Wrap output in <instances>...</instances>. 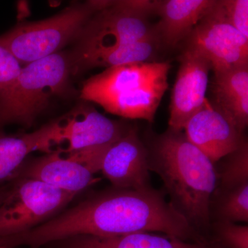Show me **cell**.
<instances>
[{"label":"cell","mask_w":248,"mask_h":248,"mask_svg":"<svg viewBox=\"0 0 248 248\" xmlns=\"http://www.w3.org/2000/svg\"><path fill=\"white\" fill-rule=\"evenodd\" d=\"M103 4L104 1H89L73 4L43 20L19 23L0 35V46L21 66L60 53L70 42L77 40Z\"/></svg>","instance_id":"cell-5"},{"label":"cell","mask_w":248,"mask_h":248,"mask_svg":"<svg viewBox=\"0 0 248 248\" xmlns=\"http://www.w3.org/2000/svg\"><path fill=\"white\" fill-rule=\"evenodd\" d=\"M76 196L35 179H15L0 203V240L40 226L61 213Z\"/></svg>","instance_id":"cell-6"},{"label":"cell","mask_w":248,"mask_h":248,"mask_svg":"<svg viewBox=\"0 0 248 248\" xmlns=\"http://www.w3.org/2000/svg\"><path fill=\"white\" fill-rule=\"evenodd\" d=\"M57 130L56 121L20 136L0 135V184L14 181L32 152H51Z\"/></svg>","instance_id":"cell-17"},{"label":"cell","mask_w":248,"mask_h":248,"mask_svg":"<svg viewBox=\"0 0 248 248\" xmlns=\"http://www.w3.org/2000/svg\"><path fill=\"white\" fill-rule=\"evenodd\" d=\"M179 60L180 65L171 94L169 128L184 131L187 121L206 100L212 66L200 50L188 47H184Z\"/></svg>","instance_id":"cell-9"},{"label":"cell","mask_w":248,"mask_h":248,"mask_svg":"<svg viewBox=\"0 0 248 248\" xmlns=\"http://www.w3.org/2000/svg\"><path fill=\"white\" fill-rule=\"evenodd\" d=\"M165 196L154 187L135 190L112 187L65 208L30 231L0 240V248H40L80 235L108 237L138 232H159L190 242L206 241Z\"/></svg>","instance_id":"cell-1"},{"label":"cell","mask_w":248,"mask_h":248,"mask_svg":"<svg viewBox=\"0 0 248 248\" xmlns=\"http://www.w3.org/2000/svg\"><path fill=\"white\" fill-rule=\"evenodd\" d=\"M169 87L168 76L109 99L101 107L113 115L132 120L154 121L155 113Z\"/></svg>","instance_id":"cell-18"},{"label":"cell","mask_w":248,"mask_h":248,"mask_svg":"<svg viewBox=\"0 0 248 248\" xmlns=\"http://www.w3.org/2000/svg\"><path fill=\"white\" fill-rule=\"evenodd\" d=\"M216 0L160 1L156 14L160 20L155 31L161 48H175L190 35Z\"/></svg>","instance_id":"cell-14"},{"label":"cell","mask_w":248,"mask_h":248,"mask_svg":"<svg viewBox=\"0 0 248 248\" xmlns=\"http://www.w3.org/2000/svg\"><path fill=\"white\" fill-rule=\"evenodd\" d=\"M95 174L74 153L53 151L26 161L16 179H35L78 195L94 182Z\"/></svg>","instance_id":"cell-13"},{"label":"cell","mask_w":248,"mask_h":248,"mask_svg":"<svg viewBox=\"0 0 248 248\" xmlns=\"http://www.w3.org/2000/svg\"><path fill=\"white\" fill-rule=\"evenodd\" d=\"M214 241L225 248H248V226L226 221L212 223Z\"/></svg>","instance_id":"cell-21"},{"label":"cell","mask_w":248,"mask_h":248,"mask_svg":"<svg viewBox=\"0 0 248 248\" xmlns=\"http://www.w3.org/2000/svg\"><path fill=\"white\" fill-rule=\"evenodd\" d=\"M21 68L22 66L17 60L0 46V93L14 83Z\"/></svg>","instance_id":"cell-23"},{"label":"cell","mask_w":248,"mask_h":248,"mask_svg":"<svg viewBox=\"0 0 248 248\" xmlns=\"http://www.w3.org/2000/svg\"><path fill=\"white\" fill-rule=\"evenodd\" d=\"M159 1H104L85 26L69 53L72 73L97 67L149 62L161 49L155 25Z\"/></svg>","instance_id":"cell-2"},{"label":"cell","mask_w":248,"mask_h":248,"mask_svg":"<svg viewBox=\"0 0 248 248\" xmlns=\"http://www.w3.org/2000/svg\"><path fill=\"white\" fill-rule=\"evenodd\" d=\"M228 22L248 39V0H218Z\"/></svg>","instance_id":"cell-22"},{"label":"cell","mask_w":248,"mask_h":248,"mask_svg":"<svg viewBox=\"0 0 248 248\" xmlns=\"http://www.w3.org/2000/svg\"><path fill=\"white\" fill-rule=\"evenodd\" d=\"M169 62H138L107 68L86 80L80 97L102 105L109 99L167 76Z\"/></svg>","instance_id":"cell-11"},{"label":"cell","mask_w":248,"mask_h":248,"mask_svg":"<svg viewBox=\"0 0 248 248\" xmlns=\"http://www.w3.org/2000/svg\"><path fill=\"white\" fill-rule=\"evenodd\" d=\"M73 75L69 53L60 52L22 67L0 93V124L30 127L53 96L63 92Z\"/></svg>","instance_id":"cell-4"},{"label":"cell","mask_w":248,"mask_h":248,"mask_svg":"<svg viewBox=\"0 0 248 248\" xmlns=\"http://www.w3.org/2000/svg\"><path fill=\"white\" fill-rule=\"evenodd\" d=\"M184 130L187 140L214 164L235 151L245 137L208 99L187 121Z\"/></svg>","instance_id":"cell-12"},{"label":"cell","mask_w":248,"mask_h":248,"mask_svg":"<svg viewBox=\"0 0 248 248\" xmlns=\"http://www.w3.org/2000/svg\"><path fill=\"white\" fill-rule=\"evenodd\" d=\"M211 223L248 221V184L231 189L218 188L210 205Z\"/></svg>","instance_id":"cell-19"},{"label":"cell","mask_w":248,"mask_h":248,"mask_svg":"<svg viewBox=\"0 0 248 248\" xmlns=\"http://www.w3.org/2000/svg\"><path fill=\"white\" fill-rule=\"evenodd\" d=\"M214 73L211 104L244 133L248 124V64Z\"/></svg>","instance_id":"cell-16"},{"label":"cell","mask_w":248,"mask_h":248,"mask_svg":"<svg viewBox=\"0 0 248 248\" xmlns=\"http://www.w3.org/2000/svg\"><path fill=\"white\" fill-rule=\"evenodd\" d=\"M226 156L221 171L217 173L218 188L231 189L248 184V142L246 138Z\"/></svg>","instance_id":"cell-20"},{"label":"cell","mask_w":248,"mask_h":248,"mask_svg":"<svg viewBox=\"0 0 248 248\" xmlns=\"http://www.w3.org/2000/svg\"><path fill=\"white\" fill-rule=\"evenodd\" d=\"M184 46L203 53L214 72L248 64V39L228 22L218 0L184 41Z\"/></svg>","instance_id":"cell-7"},{"label":"cell","mask_w":248,"mask_h":248,"mask_svg":"<svg viewBox=\"0 0 248 248\" xmlns=\"http://www.w3.org/2000/svg\"><path fill=\"white\" fill-rule=\"evenodd\" d=\"M53 141L55 151L70 153L110 144L120 139L129 127L111 120L88 104H82L63 118Z\"/></svg>","instance_id":"cell-8"},{"label":"cell","mask_w":248,"mask_h":248,"mask_svg":"<svg viewBox=\"0 0 248 248\" xmlns=\"http://www.w3.org/2000/svg\"><path fill=\"white\" fill-rule=\"evenodd\" d=\"M101 171L116 188H153L148 168V150L139 136L138 129L129 127L120 139L109 144Z\"/></svg>","instance_id":"cell-10"},{"label":"cell","mask_w":248,"mask_h":248,"mask_svg":"<svg viewBox=\"0 0 248 248\" xmlns=\"http://www.w3.org/2000/svg\"><path fill=\"white\" fill-rule=\"evenodd\" d=\"M8 189H9V186L0 187V203H1V202L4 200L6 192H7Z\"/></svg>","instance_id":"cell-24"},{"label":"cell","mask_w":248,"mask_h":248,"mask_svg":"<svg viewBox=\"0 0 248 248\" xmlns=\"http://www.w3.org/2000/svg\"><path fill=\"white\" fill-rule=\"evenodd\" d=\"M48 248H225L211 240L190 242L155 232H138L122 236L80 235L46 245Z\"/></svg>","instance_id":"cell-15"},{"label":"cell","mask_w":248,"mask_h":248,"mask_svg":"<svg viewBox=\"0 0 248 248\" xmlns=\"http://www.w3.org/2000/svg\"><path fill=\"white\" fill-rule=\"evenodd\" d=\"M146 148L149 170L161 178L169 203L196 232L210 241V202L218 182L213 161L184 131L170 128Z\"/></svg>","instance_id":"cell-3"}]
</instances>
